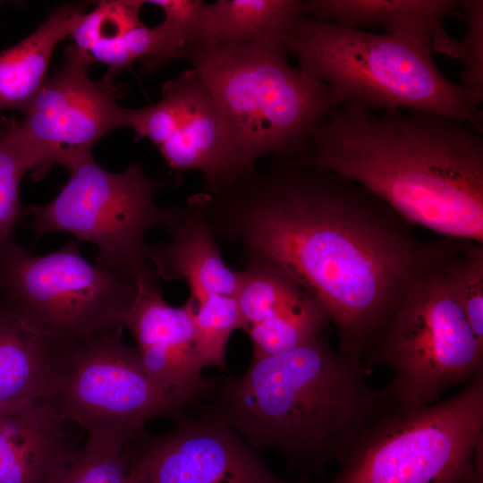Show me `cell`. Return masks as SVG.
Masks as SVG:
<instances>
[{
  "mask_svg": "<svg viewBox=\"0 0 483 483\" xmlns=\"http://www.w3.org/2000/svg\"><path fill=\"white\" fill-rule=\"evenodd\" d=\"M217 240L245 263L272 264L325 309L338 350L361 362L451 239L424 241L386 202L331 171L275 157L192 198Z\"/></svg>",
  "mask_w": 483,
  "mask_h": 483,
  "instance_id": "6da1fadb",
  "label": "cell"
},
{
  "mask_svg": "<svg viewBox=\"0 0 483 483\" xmlns=\"http://www.w3.org/2000/svg\"><path fill=\"white\" fill-rule=\"evenodd\" d=\"M294 161L360 183L411 225L483 243L480 126L346 103L312 131L305 154Z\"/></svg>",
  "mask_w": 483,
  "mask_h": 483,
  "instance_id": "7a4b0ae2",
  "label": "cell"
},
{
  "mask_svg": "<svg viewBox=\"0 0 483 483\" xmlns=\"http://www.w3.org/2000/svg\"><path fill=\"white\" fill-rule=\"evenodd\" d=\"M365 369L319 337L252 360L241 377L214 378L198 418L225 424L253 449L281 452L292 468L320 473L397 405L386 386L369 385Z\"/></svg>",
  "mask_w": 483,
  "mask_h": 483,
  "instance_id": "3957f363",
  "label": "cell"
},
{
  "mask_svg": "<svg viewBox=\"0 0 483 483\" xmlns=\"http://www.w3.org/2000/svg\"><path fill=\"white\" fill-rule=\"evenodd\" d=\"M288 54L275 36L182 54L213 95L241 167L267 155L300 159L312 131L335 108L327 88L292 66Z\"/></svg>",
  "mask_w": 483,
  "mask_h": 483,
  "instance_id": "277c9868",
  "label": "cell"
},
{
  "mask_svg": "<svg viewBox=\"0 0 483 483\" xmlns=\"http://www.w3.org/2000/svg\"><path fill=\"white\" fill-rule=\"evenodd\" d=\"M300 69L324 84L335 107L356 103L440 114L479 126L468 90L417 41L301 16L283 38Z\"/></svg>",
  "mask_w": 483,
  "mask_h": 483,
  "instance_id": "5b68a950",
  "label": "cell"
},
{
  "mask_svg": "<svg viewBox=\"0 0 483 483\" xmlns=\"http://www.w3.org/2000/svg\"><path fill=\"white\" fill-rule=\"evenodd\" d=\"M328 483H483V369L451 398L386 412Z\"/></svg>",
  "mask_w": 483,
  "mask_h": 483,
  "instance_id": "8992f818",
  "label": "cell"
},
{
  "mask_svg": "<svg viewBox=\"0 0 483 483\" xmlns=\"http://www.w3.org/2000/svg\"><path fill=\"white\" fill-rule=\"evenodd\" d=\"M67 171L69 180L54 199L26 207L30 229L37 238L64 232L95 244L97 267L134 283L152 249L146 233L157 226L168 229L178 209L158 206L156 195L177 179H150L138 163L109 172L93 156Z\"/></svg>",
  "mask_w": 483,
  "mask_h": 483,
  "instance_id": "52a82bcc",
  "label": "cell"
},
{
  "mask_svg": "<svg viewBox=\"0 0 483 483\" xmlns=\"http://www.w3.org/2000/svg\"><path fill=\"white\" fill-rule=\"evenodd\" d=\"M407 294L367 364L394 376L386 386L402 408L438 402L449 387L483 369V343L471 330L451 284L445 263L453 245Z\"/></svg>",
  "mask_w": 483,
  "mask_h": 483,
  "instance_id": "ba28073f",
  "label": "cell"
},
{
  "mask_svg": "<svg viewBox=\"0 0 483 483\" xmlns=\"http://www.w3.org/2000/svg\"><path fill=\"white\" fill-rule=\"evenodd\" d=\"M72 239L34 255L11 241L0 249V299L29 326L69 343L123 329L135 283L97 267Z\"/></svg>",
  "mask_w": 483,
  "mask_h": 483,
  "instance_id": "9c48e42d",
  "label": "cell"
},
{
  "mask_svg": "<svg viewBox=\"0 0 483 483\" xmlns=\"http://www.w3.org/2000/svg\"><path fill=\"white\" fill-rule=\"evenodd\" d=\"M113 330L68 343L41 402L87 439L125 446L153 418L184 415L144 369L136 348Z\"/></svg>",
  "mask_w": 483,
  "mask_h": 483,
  "instance_id": "30bf717a",
  "label": "cell"
},
{
  "mask_svg": "<svg viewBox=\"0 0 483 483\" xmlns=\"http://www.w3.org/2000/svg\"><path fill=\"white\" fill-rule=\"evenodd\" d=\"M89 54L72 44L64 53L63 67L46 83L18 121V134L30 160V175L42 180L56 165L66 170L92 156L97 141L128 128L127 109L117 103L119 88L88 72Z\"/></svg>",
  "mask_w": 483,
  "mask_h": 483,
  "instance_id": "8fae6325",
  "label": "cell"
},
{
  "mask_svg": "<svg viewBox=\"0 0 483 483\" xmlns=\"http://www.w3.org/2000/svg\"><path fill=\"white\" fill-rule=\"evenodd\" d=\"M127 119L128 128L149 140L173 172H200L205 191L242 168L213 95L191 67L163 84L157 103L127 109Z\"/></svg>",
  "mask_w": 483,
  "mask_h": 483,
  "instance_id": "7c38bea8",
  "label": "cell"
},
{
  "mask_svg": "<svg viewBox=\"0 0 483 483\" xmlns=\"http://www.w3.org/2000/svg\"><path fill=\"white\" fill-rule=\"evenodd\" d=\"M169 433L140 430L127 445L129 475L141 483H309L275 476L225 424L183 415Z\"/></svg>",
  "mask_w": 483,
  "mask_h": 483,
  "instance_id": "4fadbf2b",
  "label": "cell"
},
{
  "mask_svg": "<svg viewBox=\"0 0 483 483\" xmlns=\"http://www.w3.org/2000/svg\"><path fill=\"white\" fill-rule=\"evenodd\" d=\"M152 267L146 264L135 278V298L122 318L137 343L141 364L155 384L184 412L212 386L203 377L195 349V301L168 304Z\"/></svg>",
  "mask_w": 483,
  "mask_h": 483,
  "instance_id": "5bb4252c",
  "label": "cell"
},
{
  "mask_svg": "<svg viewBox=\"0 0 483 483\" xmlns=\"http://www.w3.org/2000/svg\"><path fill=\"white\" fill-rule=\"evenodd\" d=\"M303 13L314 20L360 30L382 27L386 34L411 39L453 59L459 41L445 28V18L460 6L457 0H308Z\"/></svg>",
  "mask_w": 483,
  "mask_h": 483,
  "instance_id": "9a60e30c",
  "label": "cell"
},
{
  "mask_svg": "<svg viewBox=\"0 0 483 483\" xmlns=\"http://www.w3.org/2000/svg\"><path fill=\"white\" fill-rule=\"evenodd\" d=\"M39 401L0 406V483H45L78 450Z\"/></svg>",
  "mask_w": 483,
  "mask_h": 483,
  "instance_id": "2e32d148",
  "label": "cell"
},
{
  "mask_svg": "<svg viewBox=\"0 0 483 483\" xmlns=\"http://www.w3.org/2000/svg\"><path fill=\"white\" fill-rule=\"evenodd\" d=\"M171 239L152 246L148 261L157 278L184 281L196 303L209 295L233 296L238 271L225 265L208 222L186 203L167 229Z\"/></svg>",
  "mask_w": 483,
  "mask_h": 483,
  "instance_id": "e0dca14e",
  "label": "cell"
},
{
  "mask_svg": "<svg viewBox=\"0 0 483 483\" xmlns=\"http://www.w3.org/2000/svg\"><path fill=\"white\" fill-rule=\"evenodd\" d=\"M66 344L32 328L0 299V406L43 399Z\"/></svg>",
  "mask_w": 483,
  "mask_h": 483,
  "instance_id": "ac0fdd59",
  "label": "cell"
},
{
  "mask_svg": "<svg viewBox=\"0 0 483 483\" xmlns=\"http://www.w3.org/2000/svg\"><path fill=\"white\" fill-rule=\"evenodd\" d=\"M89 2L56 7L32 33L0 51V114L5 110L24 112L47 80L54 50L80 21Z\"/></svg>",
  "mask_w": 483,
  "mask_h": 483,
  "instance_id": "d6986e66",
  "label": "cell"
},
{
  "mask_svg": "<svg viewBox=\"0 0 483 483\" xmlns=\"http://www.w3.org/2000/svg\"><path fill=\"white\" fill-rule=\"evenodd\" d=\"M303 15L300 0H217L204 4L188 47H232L263 36L283 39Z\"/></svg>",
  "mask_w": 483,
  "mask_h": 483,
  "instance_id": "ffe728a7",
  "label": "cell"
},
{
  "mask_svg": "<svg viewBox=\"0 0 483 483\" xmlns=\"http://www.w3.org/2000/svg\"><path fill=\"white\" fill-rule=\"evenodd\" d=\"M238 271L236 301L242 329L296 310L313 296L277 267L264 262L245 263ZM315 299V298H314Z\"/></svg>",
  "mask_w": 483,
  "mask_h": 483,
  "instance_id": "44dd1931",
  "label": "cell"
},
{
  "mask_svg": "<svg viewBox=\"0 0 483 483\" xmlns=\"http://www.w3.org/2000/svg\"><path fill=\"white\" fill-rule=\"evenodd\" d=\"M89 54L94 62L107 65L103 78L113 82L136 60L145 73H151L172 59H182V50L161 22L153 28L141 24L122 36L99 40Z\"/></svg>",
  "mask_w": 483,
  "mask_h": 483,
  "instance_id": "7402d4cb",
  "label": "cell"
},
{
  "mask_svg": "<svg viewBox=\"0 0 483 483\" xmlns=\"http://www.w3.org/2000/svg\"><path fill=\"white\" fill-rule=\"evenodd\" d=\"M17 125L15 118L0 114V249L13 240L16 225L27 215L20 192L30 165Z\"/></svg>",
  "mask_w": 483,
  "mask_h": 483,
  "instance_id": "603a6c76",
  "label": "cell"
},
{
  "mask_svg": "<svg viewBox=\"0 0 483 483\" xmlns=\"http://www.w3.org/2000/svg\"><path fill=\"white\" fill-rule=\"evenodd\" d=\"M195 349L205 368L226 369V347L231 335L242 329L239 309L233 296L214 294L196 303Z\"/></svg>",
  "mask_w": 483,
  "mask_h": 483,
  "instance_id": "cb8c5ba5",
  "label": "cell"
},
{
  "mask_svg": "<svg viewBox=\"0 0 483 483\" xmlns=\"http://www.w3.org/2000/svg\"><path fill=\"white\" fill-rule=\"evenodd\" d=\"M445 270L471 330L483 343V243L454 239Z\"/></svg>",
  "mask_w": 483,
  "mask_h": 483,
  "instance_id": "d4e9b609",
  "label": "cell"
},
{
  "mask_svg": "<svg viewBox=\"0 0 483 483\" xmlns=\"http://www.w3.org/2000/svg\"><path fill=\"white\" fill-rule=\"evenodd\" d=\"M130 455L125 446L87 439L45 483H126Z\"/></svg>",
  "mask_w": 483,
  "mask_h": 483,
  "instance_id": "484cf974",
  "label": "cell"
},
{
  "mask_svg": "<svg viewBox=\"0 0 483 483\" xmlns=\"http://www.w3.org/2000/svg\"><path fill=\"white\" fill-rule=\"evenodd\" d=\"M145 1L109 0L97 3L86 13L71 34L72 45L80 51L89 53L99 40L123 35L143 24L140 12Z\"/></svg>",
  "mask_w": 483,
  "mask_h": 483,
  "instance_id": "4316f807",
  "label": "cell"
},
{
  "mask_svg": "<svg viewBox=\"0 0 483 483\" xmlns=\"http://www.w3.org/2000/svg\"><path fill=\"white\" fill-rule=\"evenodd\" d=\"M459 7L467 27L463 39L459 41L458 59L463 66L460 84L478 106L483 100V1H461Z\"/></svg>",
  "mask_w": 483,
  "mask_h": 483,
  "instance_id": "83f0119b",
  "label": "cell"
},
{
  "mask_svg": "<svg viewBox=\"0 0 483 483\" xmlns=\"http://www.w3.org/2000/svg\"><path fill=\"white\" fill-rule=\"evenodd\" d=\"M165 13L162 23L182 48V54L191 42L199 13L205 4L201 0H150Z\"/></svg>",
  "mask_w": 483,
  "mask_h": 483,
  "instance_id": "f1b7e54d",
  "label": "cell"
},
{
  "mask_svg": "<svg viewBox=\"0 0 483 483\" xmlns=\"http://www.w3.org/2000/svg\"><path fill=\"white\" fill-rule=\"evenodd\" d=\"M126 483H141L138 480H136L135 479H133L132 477H131L128 473V477H127V481Z\"/></svg>",
  "mask_w": 483,
  "mask_h": 483,
  "instance_id": "f546056e",
  "label": "cell"
}]
</instances>
